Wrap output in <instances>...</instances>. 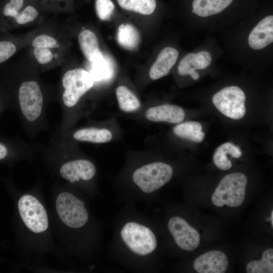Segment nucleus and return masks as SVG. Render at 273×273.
Segmentation results:
<instances>
[{
  "label": "nucleus",
  "mask_w": 273,
  "mask_h": 273,
  "mask_svg": "<svg viewBox=\"0 0 273 273\" xmlns=\"http://www.w3.org/2000/svg\"><path fill=\"white\" fill-rule=\"evenodd\" d=\"M247 178L240 172L232 173L220 181L211 197L213 205L221 207L226 205L237 207L244 202L246 195Z\"/></svg>",
  "instance_id": "3"
},
{
  "label": "nucleus",
  "mask_w": 273,
  "mask_h": 273,
  "mask_svg": "<svg viewBox=\"0 0 273 273\" xmlns=\"http://www.w3.org/2000/svg\"><path fill=\"white\" fill-rule=\"evenodd\" d=\"M8 154L6 147L3 144L0 143V160L5 158Z\"/></svg>",
  "instance_id": "32"
},
{
  "label": "nucleus",
  "mask_w": 273,
  "mask_h": 273,
  "mask_svg": "<svg viewBox=\"0 0 273 273\" xmlns=\"http://www.w3.org/2000/svg\"><path fill=\"white\" fill-rule=\"evenodd\" d=\"M78 40L80 49L89 62L92 63L103 55L97 37L92 31L82 30L78 34Z\"/></svg>",
  "instance_id": "15"
},
{
  "label": "nucleus",
  "mask_w": 273,
  "mask_h": 273,
  "mask_svg": "<svg viewBox=\"0 0 273 273\" xmlns=\"http://www.w3.org/2000/svg\"><path fill=\"white\" fill-rule=\"evenodd\" d=\"M248 44L253 50H261L273 42V16L262 19L252 30Z\"/></svg>",
  "instance_id": "12"
},
{
  "label": "nucleus",
  "mask_w": 273,
  "mask_h": 273,
  "mask_svg": "<svg viewBox=\"0 0 273 273\" xmlns=\"http://www.w3.org/2000/svg\"><path fill=\"white\" fill-rule=\"evenodd\" d=\"M167 227L175 243L181 249L191 251L198 247L200 240L199 233L184 218L179 216L171 217Z\"/></svg>",
  "instance_id": "9"
},
{
  "label": "nucleus",
  "mask_w": 273,
  "mask_h": 273,
  "mask_svg": "<svg viewBox=\"0 0 273 273\" xmlns=\"http://www.w3.org/2000/svg\"><path fill=\"white\" fill-rule=\"evenodd\" d=\"M21 110L26 119L33 121L40 115L43 96L39 85L35 81L23 82L18 91Z\"/></svg>",
  "instance_id": "8"
},
{
  "label": "nucleus",
  "mask_w": 273,
  "mask_h": 273,
  "mask_svg": "<svg viewBox=\"0 0 273 273\" xmlns=\"http://www.w3.org/2000/svg\"><path fill=\"white\" fill-rule=\"evenodd\" d=\"M38 15V11L35 8L31 6H28L22 11L20 12L14 20L18 24H25L33 21Z\"/></svg>",
  "instance_id": "29"
},
{
  "label": "nucleus",
  "mask_w": 273,
  "mask_h": 273,
  "mask_svg": "<svg viewBox=\"0 0 273 273\" xmlns=\"http://www.w3.org/2000/svg\"><path fill=\"white\" fill-rule=\"evenodd\" d=\"M92 65V72L90 73L94 80H106L111 78L113 74L112 64L110 60L105 57L104 55L90 63Z\"/></svg>",
  "instance_id": "23"
},
{
  "label": "nucleus",
  "mask_w": 273,
  "mask_h": 273,
  "mask_svg": "<svg viewBox=\"0 0 273 273\" xmlns=\"http://www.w3.org/2000/svg\"><path fill=\"white\" fill-rule=\"evenodd\" d=\"M23 5V0H9L2 7L1 16L5 18L14 20L20 12Z\"/></svg>",
  "instance_id": "26"
},
{
  "label": "nucleus",
  "mask_w": 273,
  "mask_h": 273,
  "mask_svg": "<svg viewBox=\"0 0 273 273\" xmlns=\"http://www.w3.org/2000/svg\"><path fill=\"white\" fill-rule=\"evenodd\" d=\"M31 45L33 48H57L59 44L57 40L53 37L45 34L37 36L32 40Z\"/></svg>",
  "instance_id": "28"
},
{
  "label": "nucleus",
  "mask_w": 273,
  "mask_h": 273,
  "mask_svg": "<svg viewBox=\"0 0 273 273\" xmlns=\"http://www.w3.org/2000/svg\"><path fill=\"white\" fill-rule=\"evenodd\" d=\"M269 220L270 221L271 226L272 227V226H273V211L272 210L271 212V215H270V217H269Z\"/></svg>",
  "instance_id": "33"
},
{
  "label": "nucleus",
  "mask_w": 273,
  "mask_h": 273,
  "mask_svg": "<svg viewBox=\"0 0 273 273\" xmlns=\"http://www.w3.org/2000/svg\"><path fill=\"white\" fill-rule=\"evenodd\" d=\"M227 153L221 145L215 151L213 160L216 166L219 169L226 170L232 166V162L226 156Z\"/></svg>",
  "instance_id": "27"
},
{
  "label": "nucleus",
  "mask_w": 273,
  "mask_h": 273,
  "mask_svg": "<svg viewBox=\"0 0 273 273\" xmlns=\"http://www.w3.org/2000/svg\"><path fill=\"white\" fill-rule=\"evenodd\" d=\"M158 245L150 217L125 203L115 219L110 256L130 270L149 272Z\"/></svg>",
  "instance_id": "1"
},
{
  "label": "nucleus",
  "mask_w": 273,
  "mask_h": 273,
  "mask_svg": "<svg viewBox=\"0 0 273 273\" xmlns=\"http://www.w3.org/2000/svg\"><path fill=\"white\" fill-rule=\"evenodd\" d=\"M20 216L26 226L35 233L45 231L49 222L47 212L41 203L30 195L22 196L18 202Z\"/></svg>",
  "instance_id": "7"
},
{
  "label": "nucleus",
  "mask_w": 273,
  "mask_h": 273,
  "mask_svg": "<svg viewBox=\"0 0 273 273\" xmlns=\"http://www.w3.org/2000/svg\"><path fill=\"white\" fill-rule=\"evenodd\" d=\"M233 0H194L192 13L205 17L222 12Z\"/></svg>",
  "instance_id": "16"
},
{
  "label": "nucleus",
  "mask_w": 273,
  "mask_h": 273,
  "mask_svg": "<svg viewBox=\"0 0 273 273\" xmlns=\"http://www.w3.org/2000/svg\"><path fill=\"white\" fill-rule=\"evenodd\" d=\"M226 153L231 155L233 157L239 158L242 155L240 148L231 143H225L221 145Z\"/></svg>",
  "instance_id": "31"
},
{
  "label": "nucleus",
  "mask_w": 273,
  "mask_h": 273,
  "mask_svg": "<svg viewBox=\"0 0 273 273\" xmlns=\"http://www.w3.org/2000/svg\"><path fill=\"white\" fill-rule=\"evenodd\" d=\"M246 96L243 90L237 86L225 87L217 92L212 101L215 107L223 115L239 120L246 113Z\"/></svg>",
  "instance_id": "6"
},
{
  "label": "nucleus",
  "mask_w": 273,
  "mask_h": 273,
  "mask_svg": "<svg viewBox=\"0 0 273 273\" xmlns=\"http://www.w3.org/2000/svg\"><path fill=\"white\" fill-rule=\"evenodd\" d=\"M76 140L94 143H105L112 138L111 132L107 129L83 128L77 130L73 135Z\"/></svg>",
  "instance_id": "19"
},
{
  "label": "nucleus",
  "mask_w": 273,
  "mask_h": 273,
  "mask_svg": "<svg viewBox=\"0 0 273 273\" xmlns=\"http://www.w3.org/2000/svg\"><path fill=\"white\" fill-rule=\"evenodd\" d=\"M178 56V51L172 47H167L163 49L150 68L151 79L157 80L166 76L176 63Z\"/></svg>",
  "instance_id": "14"
},
{
  "label": "nucleus",
  "mask_w": 273,
  "mask_h": 273,
  "mask_svg": "<svg viewBox=\"0 0 273 273\" xmlns=\"http://www.w3.org/2000/svg\"><path fill=\"white\" fill-rule=\"evenodd\" d=\"M116 95L120 110L131 112L138 110L141 103L133 93L125 86H119L116 90Z\"/></svg>",
  "instance_id": "20"
},
{
  "label": "nucleus",
  "mask_w": 273,
  "mask_h": 273,
  "mask_svg": "<svg viewBox=\"0 0 273 273\" xmlns=\"http://www.w3.org/2000/svg\"><path fill=\"white\" fill-rule=\"evenodd\" d=\"M173 170L164 162H150L137 167L131 175L132 188L121 198L125 203L136 201L149 202L155 193L169 182Z\"/></svg>",
  "instance_id": "2"
},
{
  "label": "nucleus",
  "mask_w": 273,
  "mask_h": 273,
  "mask_svg": "<svg viewBox=\"0 0 273 273\" xmlns=\"http://www.w3.org/2000/svg\"><path fill=\"white\" fill-rule=\"evenodd\" d=\"M117 3L125 10L145 15L152 14L157 6L156 0H117Z\"/></svg>",
  "instance_id": "21"
},
{
  "label": "nucleus",
  "mask_w": 273,
  "mask_h": 273,
  "mask_svg": "<svg viewBox=\"0 0 273 273\" xmlns=\"http://www.w3.org/2000/svg\"><path fill=\"white\" fill-rule=\"evenodd\" d=\"M145 116L151 121L178 123L184 119L185 112L179 106L165 104L148 109L146 112Z\"/></svg>",
  "instance_id": "13"
},
{
  "label": "nucleus",
  "mask_w": 273,
  "mask_h": 273,
  "mask_svg": "<svg viewBox=\"0 0 273 273\" xmlns=\"http://www.w3.org/2000/svg\"><path fill=\"white\" fill-rule=\"evenodd\" d=\"M229 261L226 255L218 250H211L199 256L193 262L195 270L199 273H224Z\"/></svg>",
  "instance_id": "10"
},
{
  "label": "nucleus",
  "mask_w": 273,
  "mask_h": 273,
  "mask_svg": "<svg viewBox=\"0 0 273 273\" xmlns=\"http://www.w3.org/2000/svg\"><path fill=\"white\" fill-rule=\"evenodd\" d=\"M60 172L64 178L73 183L78 182L80 179L84 181L92 179L96 174V168L92 162L78 159L64 164Z\"/></svg>",
  "instance_id": "11"
},
{
  "label": "nucleus",
  "mask_w": 273,
  "mask_h": 273,
  "mask_svg": "<svg viewBox=\"0 0 273 273\" xmlns=\"http://www.w3.org/2000/svg\"><path fill=\"white\" fill-rule=\"evenodd\" d=\"M95 9L99 18L106 21L112 16L115 5L111 0H95Z\"/></svg>",
  "instance_id": "25"
},
{
  "label": "nucleus",
  "mask_w": 273,
  "mask_h": 273,
  "mask_svg": "<svg viewBox=\"0 0 273 273\" xmlns=\"http://www.w3.org/2000/svg\"><path fill=\"white\" fill-rule=\"evenodd\" d=\"M56 209L62 221L74 229L84 226L88 220V213L85 203L68 192L58 195L56 199Z\"/></svg>",
  "instance_id": "4"
},
{
  "label": "nucleus",
  "mask_w": 273,
  "mask_h": 273,
  "mask_svg": "<svg viewBox=\"0 0 273 273\" xmlns=\"http://www.w3.org/2000/svg\"><path fill=\"white\" fill-rule=\"evenodd\" d=\"M201 124L196 121H188L176 125L173 133L178 137L197 143L201 142L205 133L202 131Z\"/></svg>",
  "instance_id": "18"
},
{
  "label": "nucleus",
  "mask_w": 273,
  "mask_h": 273,
  "mask_svg": "<svg viewBox=\"0 0 273 273\" xmlns=\"http://www.w3.org/2000/svg\"><path fill=\"white\" fill-rule=\"evenodd\" d=\"M247 273H272L273 249L269 248L264 251L260 260H252L246 265Z\"/></svg>",
  "instance_id": "22"
},
{
  "label": "nucleus",
  "mask_w": 273,
  "mask_h": 273,
  "mask_svg": "<svg viewBox=\"0 0 273 273\" xmlns=\"http://www.w3.org/2000/svg\"><path fill=\"white\" fill-rule=\"evenodd\" d=\"M192 67L195 70L204 69L211 64L212 57L207 51H200L197 53H191L186 56Z\"/></svg>",
  "instance_id": "24"
},
{
  "label": "nucleus",
  "mask_w": 273,
  "mask_h": 273,
  "mask_svg": "<svg viewBox=\"0 0 273 273\" xmlns=\"http://www.w3.org/2000/svg\"><path fill=\"white\" fill-rule=\"evenodd\" d=\"M33 53L37 62L41 64L50 62L54 55L50 49L43 48H34Z\"/></svg>",
  "instance_id": "30"
},
{
  "label": "nucleus",
  "mask_w": 273,
  "mask_h": 273,
  "mask_svg": "<svg viewBox=\"0 0 273 273\" xmlns=\"http://www.w3.org/2000/svg\"><path fill=\"white\" fill-rule=\"evenodd\" d=\"M94 79L89 72L82 69L69 70L64 74L62 82L64 92L62 99L65 106L72 107L94 85Z\"/></svg>",
  "instance_id": "5"
},
{
  "label": "nucleus",
  "mask_w": 273,
  "mask_h": 273,
  "mask_svg": "<svg viewBox=\"0 0 273 273\" xmlns=\"http://www.w3.org/2000/svg\"><path fill=\"white\" fill-rule=\"evenodd\" d=\"M116 39L119 44L123 48L129 51L134 50L140 43V33L133 25L122 24L118 27Z\"/></svg>",
  "instance_id": "17"
}]
</instances>
